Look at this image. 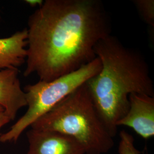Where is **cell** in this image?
<instances>
[{
  "label": "cell",
  "mask_w": 154,
  "mask_h": 154,
  "mask_svg": "<svg viewBox=\"0 0 154 154\" xmlns=\"http://www.w3.org/2000/svg\"><path fill=\"white\" fill-rule=\"evenodd\" d=\"M4 111V110L0 106V112H1V111Z\"/></svg>",
  "instance_id": "13"
},
{
  "label": "cell",
  "mask_w": 154,
  "mask_h": 154,
  "mask_svg": "<svg viewBox=\"0 0 154 154\" xmlns=\"http://www.w3.org/2000/svg\"><path fill=\"white\" fill-rule=\"evenodd\" d=\"M95 53L101 69L86 84L100 119L114 138L117 122L129 109V95L144 94L154 97V83L143 54L115 36L110 34L100 40Z\"/></svg>",
  "instance_id": "2"
},
{
  "label": "cell",
  "mask_w": 154,
  "mask_h": 154,
  "mask_svg": "<svg viewBox=\"0 0 154 154\" xmlns=\"http://www.w3.org/2000/svg\"><path fill=\"white\" fill-rule=\"evenodd\" d=\"M25 3L28 4V5L35 8V7H38V8L41 7V6L43 5L44 1L43 0H25L24 1Z\"/></svg>",
  "instance_id": "12"
},
{
  "label": "cell",
  "mask_w": 154,
  "mask_h": 154,
  "mask_svg": "<svg viewBox=\"0 0 154 154\" xmlns=\"http://www.w3.org/2000/svg\"><path fill=\"white\" fill-rule=\"evenodd\" d=\"M11 119L4 111L0 112V128L11 121Z\"/></svg>",
  "instance_id": "11"
},
{
  "label": "cell",
  "mask_w": 154,
  "mask_h": 154,
  "mask_svg": "<svg viewBox=\"0 0 154 154\" xmlns=\"http://www.w3.org/2000/svg\"><path fill=\"white\" fill-rule=\"evenodd\" d=\"M133 3L143 21L151 28H154V0H134Z\"/></svg>",
  "instance_id": "9"
},
{
  "label": "cell",
  "mask_w": 154,
  "mask_h": 154,
  "mask_svg": "<svg viewBox=\"0 0 154 154\" xmlns=\"http://www.w3.org/2000/svg\"><path fill=\"white\" fill-rule=\"evenodd\" d=\"M86 83L30 127L60 132L74 138L82 146L85 154H106L114 146V138L100 119Z\"/></svg>",
  "instance_id": "3"
},
{
  "label": "cell",
  "mask_w": 154,
  "mask_h": 154,
  "mask_svg": "<svg viewBox=\"0 0 154 154\" xmlns=\"http://www.w3.org/2000/svg\"><path fill=\"white\" fill-rule=\"evenodd\" d=\"M101 63L97 57L88 64L55 79L46 82L39 81L27 85L23 90L28 110L26 112L0 137L2 143L16 142L22 132L34 122L47 113L62 100L97 74Z\"/></svg>",
  "instance_id": "4"
},
{
  "label": "cell",
  "mask_w": 154,
  "mask_h": 154,
  "mask_svg": "<svg viewBox=\"0 0 154 154\" xmlns=\"http://www.w3.org/2000/svg\"><path fill=\"white\" fill-rule=\"evenodd\" d=\"M18 69L0 71V106L13 120L18 111L27 106L25 93L21 88Z\"/></svg>",
  "instance_id": "7"
},
{
  "label": "cell",
  "mask_w": 154,
  "mask_h": 154,
  "mask_svg": "<svg viewBox=\"0 0 154 154\" xmlns=\"http://www.w3.org/2000/svg\"><path fill=\"white\" fill-rule=\"evenodd\" d=\"M28 30L25 28L11 36L0 38V71L18 69L27 57Z\"/></svg>",
  "instance_id": "8"
},
{
  "label": "cell",
  "mask_w": 154,
  "mask_h": 154,
  "mask_svg": "<svg viewBox=\"0 0 154 154\" xmlns=\"http://www.w3.org/2000/svg\"><path fill=\"white\" fill-rule=\"evenodd\" d=\"M26 66L49 82L95 60V46L111 34L110 15L100 0H46L29 17Z\"/></svg>",
  "instance_id": "1"
},
{
  "label": "cell",
  "mask_w": 154,
  "mask_h": 154,
  "mask_svg": "<svg viewBox=\"0 0 154 154\" xmlns=\"http://www.w3.org/2000/svg\"><path fill=\"white\" fill-rule=\"evenodd\" d=\"M27 137V154H85L80 143L60 132L31 128Z\"/></svg>",
  "instance_id": "6"
},
{
  "label": "cell",
  "mask_w": 154,
  "mask_h": 154,
  "mask_svg": "<svg viewBox=\"0 0 154 154\" xmlns=\"http://www.w3.org/2000/svg\"><path fill=\"white\" fill-rule=\"evenodd\" d=\"M118 152L119 154H140V152L135 146L133 137L125 130L120 132Z\"/></svg>",
  "instance_id": "10"
},
{
  "label": "cell",
  "mask_w": 154,
  "mask_h": 154,
  "mask_svg": "<svg viewBox=\"0 0 154 154\" xmlns=\"http://www.w3.org/2000/svg\"><path fill=\"white\" fill-rule=\"evenodd\" d=\"M129 109L117 122V127H130L145 139L153 137L154 97L144 94L132 93L129 95Z\"/></svg>",
  "instance_id": "5"
}]
</instances>
